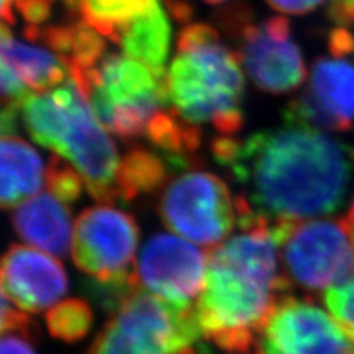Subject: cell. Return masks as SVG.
I'll list each match as a JSON object with an SVG mask.
<instances>
[{
  "instance_id": "6da1fadb",
  "label": "cell",
  "mask_w": 354,
  "mask_h": 354,
  "mask_svg": "<svg viewBox=\"0 0 354 354\" xmlns=\"http://www.w3.org/2000/svg\"><path fill=\"white\" fill-rule=\"evenodd\" d=\"M213 158L242 186L235 196L241 229L326 217L344 205L354 148L326 133L285 124L245 139L217 136Z\"/></svg>"
},
{
  "instance_id": "7a4b0ae2",
  "label": "cell",
  "mask_w": 354,
  "mask_h": 354,
  "mask_svg": "<svg viewBox=\"0 0 354 354\" xmlns=\"http://www.w3.org/2000/svg\"><path fill=\"white\" fill-rule=\"evenodd\" d=\"M269 227L242 229L208 251L205 286L196 301L203 337L229 354H250L291 282L279 270Z\"/></svg>"
},
{
  "instance_id": "3957f363",
  "label": "cell",
  "mask_w": 354,
  "mask_h": 354,
  "mask_svg": "<svg viewBox=\"0 0 354 354\" xmlns=\"http://www.w3.org/2000/svg\"><path fill=\"white\" fill-rule=\"evenodd\" d=\"M167 92L171 111L186 123L212 124L223 136L243 126L245 80L239 58L221 44L213 26L194 22L179 31Z\"/></svg>"
},
{
  "instance_id": "277c9868",
  "label": "cell",
  "mask_w": 354,
  "mask_h": 354,
  "mask_svg": "<svg viewBox=\"0 0 354 354\" xmlns=\"http://www.w3.org/2000/svg\"><path fill=\"white\" fill-rule=\"evenodd\" d=\"M21 117L39 145L80 173L93 199L106 204L118 199L117 148L71 77L49 93L30 95L21 104Z\"/></svg>"
},
{
  "instance_id": "5b68a950",
  "label": "cell",
  "mask_w": 354,
  "mask_h": 354,
  "mask_svg": "<svg viewBox=\"0 0 354 354\" xmlns=\"http://www.w3.org/2000/svg\"><path fill=\"white\" fill-rule=\"evenodd\" d=\"M70 77L102 126L123 140L145 133L151 118L169 104L167 74L160 75L123 55L106 53L95 68Z\"/></svg>"
},
{
  "instance_id": "8992f818",
  "label": "cell",
  "mask_w": 354,
  "mask_h": 354,
  "mask_svg": "<svg viewBox=\"0 0 354 354\" xmlns=\"http://www.w3.org/2000/svg\"><path fill=\"white\" fill-rule=\"evenodd\" d=\"M195 306L165 301L139 285L86 354H183L203 337Z\"/></svg>"
},
{
  "instance_id": "52a82bcc",
  "label": "cell",
  "mask_w": 354,
  "mask_h": 354,
  "mask_svg": "<svg viewBox=\"0 0 354 354\" xmlns=\"http://www.w3.org/2000/svg\"><path fill=\"white\" fill-rule=\"evenodd\" d=\"M272 235L291 285L319 292L354 274V229L347 217L279 223Z\"/></svg>"
},
{
  "instance_id": "ba28073f",
  "label": "cell",
  "mask_w": 354,
  "mask_h": 354,
  "mask_svg": "<svg viewBox=\"0 0 354 354\" xmlns=\"http://www.w3.org/2000/svg\"><path fill=\"white\" fill-rule=\"evenodd\" d=\"M158 213L174 234L212 248L220 245L236 223L235 201L226 183L199 170L176 177L164 187Z\"/></svg>"
},
{
  "instance_id": "9c48e42d",
  "label": "cell",
  "mask_w": 354,
  "mask_h": 354,
  "mask_svg": "<svg viewBox=\"0 0 354 354\" xmlns=\"http://www.w3.org/2000/svg\"><path fill=\"white\" fill-rule=\"evenodd\" d=\"M138 241L139 227L130 214L111 205L86 208L74 223L73 261L92 281H127L136 276Z\"/></svg>"
},
{
  "instance_id": "30bf717a",
  "label": "cell",
  "mask_w": 354,
  "mask_h": 354,
  "mask_svg": "<svg viewBox=\"0 0 354 354\" xmlns=\"http://www.w3.org/2000/svg\"><path fill=\"white\" fill-rule=\"evenodd\" d=\"M252 354H354V337L310 298L285 297Z\"/></svg>"
},
{
  "instance_id": "8fae6325",
  "label": "cell",
  "mask_w": 354,
  "mask_h": 354,
  "mask_svg": "<svg viewBox=\"0 0 354 354\" xmlns=\"http://www.w3.org/2000/svg\"><path fill=\"white\" fill-rule=\"evenodd\" d=\"M235 52L251 82L263 92H292L307 77L303 53L291 39V24L285 17H272L260 24L245 22L238 32Z\"/></svg>"
},
{
  "instance_id": "7c38bea8",
  "label": "cell",
  "mask_w": 354,
  "mask_h": 354,
  "mask_svg": "<svg viewBox=\"0 0 354 354\" xmlns=\"http://www.w3.org/2000/svg\"><path fill=\"white\" fill-rule=\"evenodd\" d=\"M135 269L149 292L173 304L194 306L205 286L208 251L179 236L157 234L143 245Z\"/></svg>"
},
{
  "instance_id": "4fadbf2b",
  "label": "cell",
  "mask_w": 354,
  "mask_h": 354,
  "mask_svg": "<svg viewBox=\"0 0 354 354\" xmlns=\"http://www.w3.org/2000/svg\"><path fill=\"white\" fill-rule=\"evenodd\" d=\"M2 292L22 312L52 308L68 290L64 266L48 252L14 243L2 259Z\"/></svg>"
},
{
  "instance_id": "5bb4252c",
  "label": "cell",
  "mask_w": 354,
  "mask_h": 354,
  "mask_svg": "<svg viewBox=\"0 0 354 354\" xmlns=\"http://www.w3.org/2000/svg\"><path fill=\"white\" fill-rule=\"evenodd\" d=\"M15 234L30 245L64 259L73 242V213L68 204L50 192H41L12 209Z\"/></svg>"
},
{
  "instance_id": "9a60e30c",
  "label": "cell",
  "mask_w": 354,
  "mask_h": 354,
  "mask_svg": "<svg viewBox=\"0 0 354 354\" xmlns=\"http://www.w3.org/2000/svg\"><path fill=\"white\" fill-rule=\"evenodd\" d=\"M2 187L3 209H14L39 194L46 183V167L40 153L28 142L17 136L2 138Z\"/></svg>"
},
{
  "instance_id": "2e32d148",
  "label": "cell",
  "mask_w": 354,
  "mask_h": 354,
  "mask_svg": "<svg viewBox=\"0 0 354 354\" xmlns=\"http://www.w3.org/2000/svg\"><path fill=\"white\" fill-rule=\"evenodd\" d=\"M304 91L344 131L354 124V65L344 59L319 58Z\"/></svg>"
},
{
  "instance_id": "e0dca14e",
  "label": "cell",
  "mask_w": 354,
  "mask_h": 354,
  "mask_svg": "<svg viewBox=\"0 0 354 354\" xmlns=\"http://www.w3.org/2000/svg\"><path fill=\"white\" fill-rule=\"evenodd\" d=\"M0 44L2 61L17 73L22 83L37 93H48L68 80V68L59 55L15 39L6 24H2Z\"/></svg>"
},
{
  "instance_id": "ac0fdd59",
  "label": "cell",
  "mask_w": 354,
  "mask_h": 354,
  "mask_svg": "<svg viewBox=\"0 0 354 354\" xmlns=\"http://www.w3.org/2000/svg\"><path fill=\"white\" fill-rule=\"evenodd\" d=\"M170 39L171 27L167 14L161 0H157L147 12L136 17L124 27L117 44L123 49L124 57L142 62L153 73L165 75Z\"/></svg>"
},
{
  "instance_id": "d6986e66",
  "label": "cell",
  "mask_w": 354,
  "mask_h": 354,
  "mask_svg": "<svg viewBox=\"0 0 354 354\" xmlns=\"http://www.w3.org/2000/svg\"><path fill=\"white\" fill-rule=\"evenodd\" d=\"M147 136L155 148H158L169 165L186 169L201 145L203 133L196 126L186 123L173 111H158L147 127Z\"/></svg>"
},
{
  "instance_id": "ffe728a7",
  "label": "cell",
  "mask_w": 354,
  "mask_h": 354,
  "mask_svg": "<svg viewBox=\"0 0 354 354\" xmlns=\"http://www.w3.org/2000/svg\"><path fill=\"white\" fill-rule=\"evenodd\" d=\"M167 165L165 160L151 151L130 149L120 161L117 173L118 199L130 203L157 191L167 179Z\"/></svg>"
},
{
  "instance_id": "44dd1931",
  "label": "cell",
  "mask_w": 354,
  "mask_h": 354,
  "mask_svg": "<svg viewBox=\"0 0 354 354\" xmlns=\"http://www.w3.org/2000/svg\"><path fill=\"white\" fill-rule=\"evenodd\" d=\"M155 2L157 0H82L79 15L104 39L117 44L124 27Z\"/></svg>"
},
{
  "instance_id": "7402d4cb",
  "label": "cell",
  "mask_w": 354,
  "mask_h": 354,
  "mask_svg": "<svg viewBox=\"0 0 354 354\" xmlns=\"http://www.w3.org/2000/svg\"><path fill=\"white\" fill-rule=\"evenodd\" d=\"M93 324V312L82 298H68L55 304L46 313L49 334L64 342L83 339Z\"/></svg>"
},
{
  "instance_id": "603a6c76",
  "label": "cell",
  "mask_w": 354,
  "mask_h": 354,
  "mask_svg": "<svg viewBox=\"0 0 354 354\" xmlns=\"http://www.w3.org/2000/svg\"><path fill=\"white\" fill-rule=\"evenodd\" d=\"M46 186L48 192L70 204L82 196L84 182L80 173L66 164L64 158L52 155L46 170Z\"/></svg>"
},
{
  "instance_id": "cb8c5ba5",
  "label": "cell",
  "mask_w": 354,
  "mask_h": 354,
  "mask_svg": "<svg viewBox=\"0 0 354 354\" xmlns=\"http://www.w3.org/2000/svg\"><path fill=\"white\" fill-rule=\"evenodd\" d=\"M324 301L332 317L354 337V274L328 288Z\"/></svg>"
},
{
  "instance_id": "d4e9b609",
  "label": "cell",
  "mask_w": 354,
  "mask_h": 354,
  "mask_svg": "<svg viewBox=\"0 0 354 354\" xmlns=\"http://www.w3.org/2000/svg\"><path fill=\"white\" fill-rule=\"evenodd\" d=\"M0 329L2 334L8 332H21V334H28L39 337L37 325L32 322L26 312L18 308L9 298L2 292V317H0Z\"/></svg>"
},
{
  "instance_id": "484cf974",
  "label": "cell",
  "mask_w": 354,
  "mask_h": 354,
  "mask_svg": "<svg viewBox=\"0 0 354 354\" xmlns=\"http://www.w3.org/2000/svg\"><path fill=\"white\" fill-rule=\"evenodd\" d=\"M0 87H2L3 102L22 104L30 96L28 87L5 61H0Z\"/></svg>"
},
{
  "instance_id": "4316f807",
  "label": "cell",
  "mask_w": 354,
  "mask_h": 354,
  "mask_svg": "<svg viewBox=\"0 0 354 354\" xmlns=\"http://www.w3.org/2000/svg\"><path fill=\"white\" fill-rule=\"evenodd\" d=\"M15 6L26 24L31 27H43L52 12V0H19Z\"/></svg>"
},
{
  "instance_id": "83f0119b",
  "label": "cell",
  "mask_w": 354,
  "mask_h": 354,
  "mask_svg": "<svg viewBox=\"0 0 354 354\" xmlns=\"http://www.w3.org/2000/svg\"><path fill=\"white\" fill-rule=\"evenodd\" d=\"M36 337L21 332H8L2 337V351L0 354H37Z\"/></svg>"
},
{
  "instance_id": "f1b7e54d",
  "label": "cell",
  "mask_w": 354,
  "mask_h": 354,
  "mask_svg": "<svg viewBox=\"0 0 354 354\" xmlns=\"http://www.w3.org/2000/svg\"><path fill=\"white\" fill-rule=\"evenodd\" d=\"M328 46L334 58L347 57L354 50V36L344 27H335L329 31Z\"/></svg>"
},
{
  "instance_id": "f546056e",
  "label": "cell",
  "mask_w": 354,
  "mask_h": 354,
  "mask_svg": "<svg viewBox=\"0 0 354 354\" xmlns=\"http://www.w3.org/2000/svg\"><path fill=\"white\" fill-rule=\"evenodd\" d=\"M266 2L281 14L306 15L322 5L325 0H266Z\"/></svg>"
},
{
  "instance_id": "4dcf8cb0",
  "label": "cell",
  "mask_w": 354,
  "mask_h": 354,
  "mask_svg": "<svg viewBox=\"0 0 354 354\" xmlns=\"http://www.w3.org/2000/svg\"><path fill=\"white\" fill-rule=\"evenodd\" d=\"M326 15L338 27L354 24V0H329Z\"/></svg>"
},
{
  "instance_id": "1f68e13d",
  "label": "cell",
  "mask_w": 354,
  "mask_h": 354,
  "mask_svg": "<svg viewBox=\"0 0 354 354\" xmlns=\"http://www.w3.org/2000/svg\"><path fill=\"white\" fill-rule=\"evenodd\" d=\"M19 113L21 104L3 102L2 114H0V130H2V138L15 136L19 130Z\"/></svg>"
},
{
  "instance_id": "d6a6232c",
  "label": "cell",
  "mask_w": 354,
  "mask_h": 354,
  "mask_svg": "<svg viewBox=\"0 0 354 354\" xmlns=\"http://www.w3.org/2000/svg\"><path fill=\"white\" fill-rule=\"evenodd\" d=\"M165 3H167L170 12L173 14V17L179 21L183 22V24H189V19L192 18L194 12H192V8L191 5L185 2V0H165Z\"/></svg>"
},
{
  "instance_id": "836d02e7",
  "label": "cell",
  "mask_w": 354,
  "mask_h": 354,
  "mask_svg": "<svg viewBox=\"0 0 354 354\" xmlns=\"http://www.w3.org/2000/svg\"><path fill=\"white\" fill-rule=\"evenodd\" d=\"M52 2H55V0H52ZM61 2L66 6V9H68L71 14H74V15L79 14L82 0H61Z\"/></svg>"
},
{
  "instance_id": "e575fe53",
  "label": "cell",
  "mask_w": 354,
  "mask_h": 354,
  "mask_svg": "<svg viewBox=\"0 0 354 354\" xmlns=\"http://www.w3.org/2000/svg\"><path fill=\"white\" fill-rule=\"evenodd\" d=\"M347 220H348V223L353 226V229H354V196H353V201H351V207H350V212H348V214H347Z\"/></svg>"
},
{
  "instance_id": "d590c367",
  "label": "cell",
  "mask_w": 354,
  "mask_h": 354,
  "mask_svg": "<svg viewBox=\"0 0 354 354\" xmlns=\"http://www.w3.org/2000/svg\"><path fill=\"white\" fill-rule=\"evenodd\" d=\"M203 2H205L208 5H221V3H225L226 0H203Z\"/></svg>"
},
{
  "instance_id": "8d00e7d4",
  "label": "cell",
  "mask_w": 354,
  "mask_h": 354,
  "mask_svg": "<svg viewBox=\"0 0 354 354\" xmlns=\"http://www.w3.org/2000/svg\"><path fill=\"white\" fill-rule=\"evenodd\" d=\"M183 354H196L194 350H189V351H186V353H183Z\"/></svg>"
},
{
  "instance_id": "74e56055",
  "label": "cell",
  "mask_w": 354,
  "mask_h": 354,
  "mask_svg": "<svg viewBox=\"0 0 354 354\" xmlns=\"http://www.w3.org/2000/svg\"><path fill=\"white\" fill-rule=\"evenodd\" d=\"M17 2H19V0H14V3H17Z\"/></svg>"
}]
</instances>
